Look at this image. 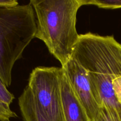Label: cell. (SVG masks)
Returning <instances> with one entry per match:
<instances>
[{
    "label": "cell",
    "instance_id": "1",
    "mask_svg": "<svg viewBox=\"0 0 121 121\" xmlns=\"http://www.w3.org/2000/svg\"><path fill=\"white\" fill-rule=\"evenodd\" d=\"M72 58L87 72L107 121H121L112 82L121 76V44L113 35L80 34Z\"/></svg>",
    "mask_w": 121,
    "mask_h": 121
},
{
    "label": "cell",
    "instance_id": "2",
    "mask_svg": "<svg viewBox=\"0 0 121 121\" xmlns=\"http://www.w3.org/2000/svg\"><path fill=\"white\" fill-rule=\"evenodd\" d=\"M30 3L37 17L35 38L43 41L64 67L79 40L76 17L84 0H31Z\"/></svg>",
    "mask_w": 121,
    "mask_h": 121
},
{
    "label": "cell",
    "instance_id": "3",
    "mask_svg": "<svg viewBox=\"0 0 121 121\" xmlns=\"http://www.w3.org/2000/svg\"><path fill=\"white\" fill-rule=\"evenodd\" d=\"M35 15L30 3L0 8V78L7 87L11 84L15 62L35 38Z\"/></svg>",
    "mask_w": 121,
    "mask_h": 121
},
{
    "label": "cell",
    "instance_id": "4",
    "mask_svg": "<svg viewBox=\"0 0 121 121\" xmlns=\"http://www.w3.org/2000/svg\"><path fill=\"white\" fill-rule=\"evenodd\" d=\"M62 67H37L27 86L48 121H66L62 99Z\"/></svg>",
    "mask_w": 121,
    "mask_h": 121
},
{
    "label": "cell",
    "instance_id": "5",
    "mask_svg": "<svg viewBox=\"0 0 121 121\" xmlns=\"http://www.w3.org/2000/svg\"><path fill=\"white\" fill-rule=\"evenodd\" d=\"M63 67L72 90L89 121H99L102 109L86 70L73 58Z\"/></svg>",
    "mask_w": 121,
    "mask_h": 121
},
{
    "label": "cell",
    "instance_id": "6",
    "mask_svg": "<svg viewBox=\"0 0 121 121\" xmlns=\"http://www.w3.org/2000/svg\"><path fill=\"white\" fill-rule=\"evenodd\" d=\"M62 99L66 121H89L72 90L65 69L62 78Z\"/></svg>",
    "mask_w": 121,
    "mask_h": 121
},
{
    "label": "cell",
    "instance_id": "7",
    "mask_svg": "<svg viewBox=\"0 0 121 121\" xmlns=\"http://www.w3.org/2000/svg\"><path fill=\"white\" fill-rule=\"evenodd\" d=\"M18 106L24 121H48L43 115L27 86L19 97Z\"/></svg>",
    "mask_w": 121,
    "mask_h": 121
},
{
    "label": "cell",
    "instance_id": "8",
    "mask_svg": "<svg viewBox=\"0 0 121 121\" xmlns=\"http://www.w3.org/2000/svg\"><path fill=\"white\" fill-rule=\"evenodd\" d=\"M85 5H92L105 9L121 8V0H84Z\"/></svg>",
    "mask_w": 121,
    "mask_h": 121
},
{
    "label": "cell",
    "instance_id": "9",
    "mask_svg": "<svg viewBox=\"0 0 121 121\" xmlns=\"http://www.w3.org/2000/svg\"><path fill=\"white\" fill-rule=\"evenodd\" d=\"M17 117L16 113L10 109V106L7 105L0 99V121H10L11 118Z\"/></svg>",
    "mask_w": 121,
    "mask_h": 121
},
{
    "label": "cell",
    "instance_id": "10",
    "mask_svg": "<svg viewBox=\"0 0 121 121\" xmlns=\"http://www.w3.org/2000/svg\"><path fill=\"white\" fill-rule=\"evenodd\" d=\"M2 79L0 78V99L7 105L10 106L14 99V96L9 92Z\"/></svg>",
    "mask_w": 121,
    "mask_h": 121
},
{
    "label": "cell",
    "instance_id": "11",
    "mask_svg": "<svg viewBox=\"0 0 121 121\" xmlns=\"http://www.w3.org/2000/svg\"><path fill=\"white\" fill-rule=\"evenodd\" d=\"M15 0H0V8H11L18 5Z\"/></svg>",
    "mask_w": 121,
    "mask_h": 121
}]
</instances>
